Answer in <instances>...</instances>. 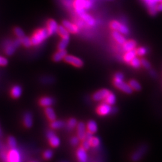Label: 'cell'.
Returning <instances> with one entry per match:
<instances>
[{
    "mask_svg": "<svg viewBox=\"0 0 162 162\" xmlns=\"http://www.w3.org/2000/svg\"><path fill=\"white\" fill-rule=\"evenodd\" d=\"M1 159L4 162H22V155L16 148H10L7 151L0 153Z\"/></svg>",
    "mask_w": 162,
    "mask_h": 162,
    "instance_id": "cell-1",
    "label": "cell"
},
{
    "mask_svg": "<svg viewBox=\"0 0 162 162\" xmlns=\"http://www.w3.org/2000/svg\"><path fill=\"white\" fill-rule=\"evenodd\" d=\"M92 6V0H74L73 7L76 14L79 15L82 12L91 9Z\"/></svg>",
    "mask_w": 162,
    "mask_h": 162,
    "instance_id": "cell-2",
    "label": "cell"
},
{
    "mask_svg": "<svg viewBox=\"0 0 162 162\" xmlns=\"http://www.w3.org/2000/svg\"><path fill=\"white\" fill-rule=\"evenodd\" d=\"M49 36L50 34L47 28L38 29L31 38L32 43L35 46L40 45Z\"/></svg>",
    "mask_w": 162,
    "mask_h": 162,
    "instance_id": "cell-3",
    "label": "cell"
},
{
    "mask_svg": "<svg viewBox=\"0 0 162 162\" xmlns=\"http://www.w3.org/2000/svg\"><path fill=\"white\" fill-rule=\"evenodd\" d=\"M110 27L113 31H117L123 35H127L130 32L127 26L118 20L112 21L110 24Z\"/></svg>",
    "mask_w": 162,
    "mask_h": 162,
    "instance_id": "cell-4",
    "label": "cell"
},
{
    "mask_svg": "<svg viewBox=\"0 0 162 162\" xmlns=\"http://www.w3.org/2000/svg\"><path fill=\"white\" fill-rule=\"evenodd\" d=\"M146 7L148 9V11L151 15H155L157 14V6L162 2V0H142Z\"/></svg>",
    "mask_w": 162,
    "mask_h": 162,
    "instance_id": "cell-5",
    "label": "cell"
},
{
    "mask_svg": "<svg viewBox=\"0 0 162 162\" xmlns=\"http://www.w3.org/2000/svg\"><path fill=\"white\" fill-rule=\"evenodd\" d=\"M114 84L118 89L122 91L123 92H125L126 94H131L133 91L130 86L129 83H127L124 82V79H121V80L114 79Z\"/></svg>",
    "mask_w": 162,
    "mask_h": 162,
    "instance_id": "cell-6",
    "label": "cell"
},
{
    "mask_svg": "<svg viewBox=\"0 0 162 162\" xmlns=\"http://www.w3.org/2000/svg\"><path fill=\"white\" fill-rule=\"evenodd\" d=\"M113 112L112 106L106 103H101L97 108V112L100 116H106Z\"/></svg>",
    "mask_w": 162,
    "mask_h": 162,
    "instance_id": "cell-7",
    "label": "cell"
},
{
    "mask_svg": "<svg viewBox=\"0 0 162 162\" xmlns=\"http://www.w3.org/2000/svg\"><path fill=\"white\" fill-rule=\"evenodd\" d=\"M47 137L49 141V143L52 147H58L60 144V140L59 137L54 133L52 131H48L47 132Z\"/></svg>",
    "mask_w": 162,
    "mask_h": 162,
    "instance_id": "cell-8",
    "label": "cell"
},
{
    "mask_svg": "<svg viewBox=\"0 0 162 162\" xmlns=\"http://www.w3.org/2000/svg\"><path fill=\"white\" fill-rule=\"evenodd\" d=\"M64 60L65 62H67L69 64H70L76 67H81L83 64V61L79 58H78L75 56L70 55H67L65 57Z\"/></svg>",
    "mask_w": 162,
    "mask_h": 162,
    "instance_id": "cell-9",
    "label": "cell"
},
{
    "mask_svg": "<svg viewBox=\"0 0 162 162\" xmlns=\"http://www.w3.org/2000/svg\"><path fill=\"white\" fill-rule=\"evenodd\" d=\"M81 19H82L85 23H86L87 25H88L90 27H92L95 25L96 22L95 19L93 18L92 16H91L90 14L87 13L86 11H84L82 12L78 15Z\"/></svg>",
    "mask_w": 162,
    "mask_h": 162,
    "instance_id": "cell-10",
    "label": "cell"
},
{
    "mask_svg": "<svg viewBox=\"0 0 162 162\" xmlns=\"http://www.w3.org/2000/svg\"><path fill=\"white\" fill-rule=\"evenodd\" d=\"M87 126L82 122H80L77 125V135L81 141H83L86 139L87 131Z\"/></svg>",
    "mask_w": 162,
    "mask_h": 162,
    "instance_id": "cell-11",
    "label": "cell"
},
{
    "mask_svg": "<svg viewBox=\"0 0 162 162\" xmlns=\"http://www.w3.org/2000/svg\"><path fill=\"white\" fill-rule=\"evenodd\" d=\"M110 92L107 89H101L96 91L92 96V99L94 101H100L104 100Z\"/></svg>",
    "mask_w": 162,
    "mask_h": 162,
    "instance_id": "cell-12",
    "label": "cell"
},
{
    "mask_svg": "<svg viewBox=\"0 0 162 162\" xmlns=\"http://www.w3.org/2000/svg\"><path fill=\"white\" fill-rule=\"evenodd\" d=\"M76 155L79 162H87L88 161V155L87 153V150H84L82 147L79 148L77 150L76 152Z\"/></svg>",
    "mask_w": 162,
    "mask_h": 162,
    "instance_id": "cell-13",
    "label": "cell"
},
{
    "mask_svg": "<svg viewBox=\"0 0 162 162\" xmlns=\"http://www.w3.org/2000/svg\"><path fill=\"white\" fill-rule=\"evenodd\" d=\"M63 25L70 33L76 34L78 33L79 31V27H78V25L69 20H64L63 22Z\"/></svg>",
    "mask_w": 162,
    "mask_h": 162,
    "instance_id": "cell-14",
    "label": "cell"
},
{
    "mask_svg": "<svg viewBox=\"0 0 162 162\" xmlns=\"http://www.w3.org/2000/svg\"><path fill=\"white\" fill-rule=\"evenodd\" d=\"M16 48H17V46L14 43L13 41V42L7 41L6 44L4 45L5 52L9 56L12 55L13 54H14Z\"/></svg>",
    "mask_w": 162,
    "mask_h": 162,
    "instance_id": "cell-15",
    "label": "cell"
},
{
    "mask_svg": "<svg viewBox=\"0 0 162 162\" xmlns=\"http://www.w3.org/2000/svg\"><path fill=\"white\" fill-rule=\"evenodd\" d=\"M58 27H59V25H58L57 22L54 19H51L48 21L47 28L49 31L50 35H53L56 33H57Z\"/></svg>",
    "mask_w": 162,
    "mask_h": 162,
    "instance_id": "cell-16",
    "label": "cell"
},
{
    "mask_svg": "<svg viewBox=\"0 0 162 162\" xmlns=\"http://www.w3.org/2000/svg\"><path fill=\"white\" fill-rule=\"evenodd\" d=\"M112 36L115 41L119 45H123L126 42V38L124 35L117 31H112Z\"/></svg>",
    "mask_w": 162,
    "mask_h": 162,
    "instance_id": "cell-17",
    "label": "cell"
},
{
    "mask_svg": "<svg viewBox=\"0 0 162 162\" xmlns=\"http://www.w3.org/2000/svg\"><path fill=\"white\" fill-rule=\"evenodd\" d=\"M67 55V52L65 50H58L54 54L53 56V60L55 62H59L61 60H64L65 57Z\"/></svg>",
    "mask_w": 162,
    "mask_h": 162,
    "instance_id": "cell-18",
    "label": "cell"
},
{
    "mask_svg": "<svg viewBox=\"0 0 162 162\" xmlns=\"http://www.w3.org/2000/svg\"><path fill=\"white\" fill-rule=\"evenodd\" d=\"M136 55H137L136 50L133 49V50H132L130 51L126 52V53L123 56V59L126 63H130L133 58L136 57Z\"/></svg>",
    "mask_w": 162,
    "mask_h": 162,
    "instance_id": "cell-19",
    "label": "cell"
},
{
    "mask_svg": "<svg viewBox=\"0 0 162 162\" xmlns=\"http://www.w3.org/2000/svg\"><path fill=\"white\" fill-rule=\"evenodd\" d=\"M122 46H123V51L125 52H127V51H130L135 49L136 43L135 40H130L126 41V42Z\"/></svg>",
    "mask_w": 162,
    "mask_h": 162,
    "instance_id": "cell-20",
    "label": "cell"
},
{
    "mask_svg": "<svg viewBox=\"0 0 162 162\" xmlns=\"http://www.w3.org/2000/svg\"><path fill=\"white\" fill-rule=\"evenodd\" d=\"M24 126L27 128H30L33 126V116L31 113L27 112L25 114L24 116Z\"/></svg>",
    "mask_w": 162,
    "mask_h": 162,
    "instance_id": "cell-21",
    "label": "cell"
},
{
    "mask_svg": "<svg viewBox=\"0 0 162 162\" xmlns=\"http://www.w3.org/2000/svg\"><path fill=\"white\" fill-rule=\"evenodd\" d=\"M97 129H98V127H97V123L94 121L91 120L87 123V130L88 132H89L91 134H94L97 132Z\"/></svg>",
    "mask_w": 162,
    "mask_h": 162,
    "instance_id": "cell-22",
    "label": "cell"
},
{
    "mask_svg": "<svg viewBox=\"0 0 162 162\" xmlns=\"http://www.w3.org/2000/svg\"><path fill=\"white\" fill-rule=\"evenodd\" d=\"M54 100L49 97H43L40 100V104L43 107H50L54 104Z\"/></svg>",
    "mask_w": 162,
    "mask_h": 162,
    "instance_id": "cell-23",
    "label": "cell"
},
{
    "mask_svg": "<svg viewBox=\"0 0 162 162\" xmlns=\"http://www.w3.org/2000/svg\"><path fill=\"white\" fill-rule=\"evenodd\" d=\"M45 114L46 115L48 119L51 121H54L55 120H56V114L55 113L53 108L50 107H47L45 109Z\"/></svg>",
    "mask_w": 162,
    "mask_h": 162,
    "instance_id": "cell-24",
    "label": "cell"
},
{
    "mask_svg": "<svg viewBox=\"0 0 162 162\" xmlns=\"http://www.w3.org/2000/svg\"><path fill=\"white\" fill-rule=\"evenodd\" d=\"M22 88L19 85H15L11 90V94L13 98L18 99L22 95Z\"/></svg>",
    "mask_w": 162,
    "mask_h": 162,
    "instance_id": "cell-25",
    "label": "cell"
},
{
    "mask_svg": "<svg viewBox=\"0 0 162 162\" xmlns=\"http://www.w3.org/2000/svg\"><path fill=\"white\" fill-rule=\"evenodd\" d=\"M104 101L105 103L112 106V105H115V103L116 102V96L114 93L110 92L108 94V96L106 97V99L104 100Z\"/></svg>",
    "mask_w": 162,
    "mask_h": 162,
    "instance_id": "cell-26",
    "label": "cell"
},
{
    "mask_svg": "<svg viewBox=\"0 0 162 162\" xmlns=\"http://www.w3.org/2000/svg\"><path fill=\"white\" fill-rule=\"evenodd\" d=\"M58 33L61 36L62 38H69V31L62 25H59L58 29Z\"/></svg>",
    "mask_w": 162,
    "mask_h": 162,
    "instance_id": "cell-27",
    "label": "cell"
},
{
    "mask_svg": "<svg viewBox=\"0 0 162 162\" xmlns=\"http://www.w3.org/2000/svg\"><path fill=\"white\" fill-rule=\"evenodd\" d=\"M69 43V38H63L59 43L58 48L59 50H65Z\"/></svg>",
    "mask_w": 162,
    "mask_h": 162,
    "instance_id": "cell-28",
    "label": "cell"
},
{
    "mask_svg": "<svg viewBox=\"0 0 162 162\" xmlns=\"http://www.w3.org/2000/svg\"><path fill=\"white\" fill-rule=\"evenodd\" d=\"M128 83L133 90L140 91L141 89V86L140 83H139V82L136 81L135 79L130 80L129 81Z\"/></svg>",
    "mask_w": 162,
    "mask_h": 162,
    "instance_id": "cell-29",
    "label": "cell"
},
{
    "mask_svg": "<svg viewBox=\"0 0 162 162\" xmlns=\"http://www.w3.org/2000/svg\"><path fill=\"white\" fill-rule=\"evenodd\" d=\"M7 145L10 148H16L17 142H16V139L13 136H9L7 139Z\"/></svg>",
    "mask_w": 162,
    "mask_h": 162,
    "instance_id": "cell-30",
    "label": "cell"
},
{
    "mask_svg": "<svg viewBox=\"0 0 162 162\" xmlns=\"http://www.w3.org/2000/svg\"><path fill=\"white\" fill-rule=\"evenodd\" d=\"M64 123L62 121H56L55 120L54 121L51 122V126L54 129H59L63 127L64 126Z\"/></svg>",
    "mask_w": 162,
    "mask_h": 162,
    "instance_id": "cell-31",
    "label": "cell"
},
{
    "mask_svg": "<svg viewBox=\"0 0 162 162\" xmlns=\"http://www.w3.org/2000/svg\"><path fill=\"white\" fill-rule=\"evenodd\" d=\"M130 63L131 65L135 69H138L142 65L141 60H140L137 57H135V58H133Z\"/></svg>",
    "mask_w": 162,
    "mask_h": 162,
    "instance_id": "cell-32",
    "label": "cell"
},
{
    "mask_svg": "<svg viewBox=\"0 0 162 162\" xmlns=\"http://www.w3.org/2000/svg\"><path fill=\"white\" fill-rule=\"evenodd\" d=\"M139 151H136V153L133 154V155L132 156V160L136 162V161H137L141 157V156L143 155V154L144 153V151H145V149L144 148H141L140 150H138Z\"/></svg>",
    "mask_w": 162,
    "mask_h": 162,
    "instance_id": "cell-33",
    "label": "cell"
},
{
    "mask_svg": "<svg viewBox=\"0 0 162 162\" xmlns=\"http://www.w3.org/2000/svg\"><path fill=\"white\" fill-rule=\"evenodd\" d=\"M20 40H21L22 44L24 45L25 47H30L31 45H33L31 39L30 38H29L28 37L25 36V37H24L22 38H21Z\"/></svg>",
    "mask_w": 162,
    "mask_h": 162,
    "instance_id": "cell-34",
    "label": "cell"
},
{
    "mask_svg": "<svg viewBox=\"0 0 162 162\" xmlns=\"http://www.w3.org/2000/svg\"><path fill=\"white\" fill-rule=\"evenodd\" d=\"M14 33L16 34V36L18 37V38H22L24 37H25V33L22 28L19 27H16L14 29Z\"/></svg>",
    "mask_w": 162,
    "mask_h": 162,
    "instance_id": "cell-35",
    "label": "cell"
},
{
    "mask_svg": "<svg viewBox=\"0 0 162 162\" xmlns=\"http://www.w3.org/2000/svg\"><path fill=\"white\" fill-rule=\"evenodd\" d=\"M78 125L77 123V121L76 119L74 118H70L67 123V127L69 129H73V128H74L76 126Z\"/></svg>",
    "mask_w": 162,
    "mask_h": 162,
    "instance_id": "cell-36",
    "label": "cell"
},
{
    "mask_svg": "<svg viewBox=\"0 0 162 162\" xmlns=\"http://www.w3.org/2000/svg\"><path fill=\"white\" fill-rule=\"evenodd\" d=\"M136 50L137 55L140 56H144L147 53V49L145 47H139Z\"/></svg>",
    "mask_w": 162,
    "mask_h": 162,
    "instance_id": "cell-37",
    "label": "cell"
},
{
    "mask_svg": "<svg viewBox=\"0 0 162 162\" xmlns=\"http://www.w3.org/2000/svg\"><path fill=\"white\" fill-rule=\"evenodd\" d=\"M43 156V158L46 160H49L53 156V152L50 150H47L44 152Z\"/></svg>",
    "mask_w": 162,
    "mask_h": 162,
    "instance_id": "cell-38",
    "label": "cell"
},
{
    "mask_svg": "<svg viewBox=\"0 0 162 162\" xmlns=\"http://www.w3.org/2000/svg\"><path fill=\"white\" fill-rule=\"evenodd\" d=\"M82 141V142L81 144V147H82V148H83L85 150H89V148L91 146L89 141L87 139H84L83 141Z\"/></svg>",
    "mask_w": 162,
    "mask_h": 162,
    "instance_id": "cell-39",
    "label": "cell"
},
{
    "mask_svg": "<svg viewBox=\"0 0 162 162\" xmlns=\"http://www.w3.org/2000/svg\"><path fill=\"white\" fill-rule=\"evenodd\" d=\"M79 137L77 136H73L70 139V144H72L73 146H76L78 144H79Z\"/></svg>",
    "mask_w": 162,
    "mask_h": 162,
    "instance_id": "cell-40",
    "label": "cell"
},
{
    "mask_svg": "<svg viewBox=\"0 0 162 162\" xmlns=\"http://www.w3.org/2000/svg\"><path fill=\"white\" fill-rule=\"evenodd\" d=\"M141 64H142V65L144 67V68H145L146 69H150V67H151L150 63H149L146 60H145L144 58L141 59Z\"/></svg>",
    "mask_w": 162,
    "mask_h": 162,
    "instance_id": "cell-41",
    "label": "cell"
},
{
    "mask_svg": "<svg viewBox=\"0 0 162 162\" xmlns=\"http://www.w3.org/2000/svg\"><path fill=\"white\" fill-rule=\"evenodd\" d=\"M7 64H8V60L5 57L0 56V65L5 66L7 65Z\"/></svg>",
    "mask_w": 162,
    "mask_h": 162,
    "instance_id": "cell-42",
    "label": "cell"
},
{
    "mask_svg": "<svg viewBox=\"0 0 162 162\" xmlns=\"http://www.w3.org/2000/svg\"><path fill=\"white\" fill-rule=\"evenodd\" d=\"M64 2L65 6H67V7H72L73 6L74 0H64Z\"/></svg>",
    "mask_w": 162,
    "mask_h": 162,
    "instance_id": "cell-43",
    "label": "cell"
},
{
    "mask_svg": "<svg viewBox=\"0 0 162 162\" xmlns=\"http://www.w3.org/2000/svg\"><path fill=\"white\" fill-rule=\"evenodd\" d=\"M157 10L158 11H162V2H160L158 6H157Z\"/></svg>",
    "mask_w": 162,
    "mask_h": 162,
    "instance_id": "cell-44",
    "label": "cell"
},
{
    "mask_svg": "<svg viewBox=\"0 0 162 162\" xmlns=\"http://www.w3.org/2000/svg\"><path fill=\"white\" fill-rule=\"evenodd\" d=\"M2 131H1V128H0V137L2 136Z\"/></svg>",
    "mask_w": 162,
    "mask_h": 162,
    "instance_id": "cell-45",
    "label": "cell"
},
{
    "mask_svg": "<svg viewBox=\"0 0 162 162\" xmlns=\"http://www.w3.org/2000/svg\"></svg>",
    "mask_w": 162,
    "mask_h": 162,
    "instance_id": "cell-46",
    "label": "cell"
}]
</instances>
